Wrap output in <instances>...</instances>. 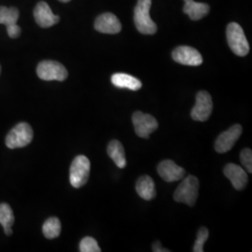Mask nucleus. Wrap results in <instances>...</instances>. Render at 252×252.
I'll return each instance as SVG.
<instances>
[{
  "label": "nucleus",
  "instance_id": "f3484780",
  "mask_svg": "<svg viewBox=\"0 0 252 252\" xmlns=\"http://www.w3.org/2000/svg\"><path fill=\"white\" fill-rule=\"evenodd\" d=\"M183 11L193 21H198L208 14L210 7L206 3H197L193 0H184Z\"/></svg>",
  "mask_w": 252,
  "mask_h": 252
},
{
  "label": "nucleus",
  "instance_id": "a878e982",
  "mask_svg": "<svg viewBox=\"0 0 252 252\" xmlns=\"http://www.w3.org/2000/svg\"><path fill=\"white\" fill-rule=\"evenodd\" d=\"M153 251L154 252H169V251H168V250H166V249H164V248H162V246H161V243H160V242H155V243L153 244Z\"/></svg>",
  "mask_w": 252,
  "mask_h": 252
},
{
  "label": "nucleus",
  "instance_id": "ddd939ff",
  "mask_svg": "<svg viewBox=\"0 0 252 252\" xmlns=\"http://www.w3.org/2000/svg\"><path fill=\"white\" fill-rule=\"evenodd\" d=\"M223 173L226 178L231 181L233 187L237 190H242L248 184V174L243 167L235 163L226 164Z\"/></svg>",
  "mask_w": 252,
  "mask_h": 252
},
{
  "label": "nucleus",
  "instance_id": "1a4fd4ad",
  "mask_svg": "<svg viewBox=\"0 0 252 252\" xmlns=\"http://www.w3.org/2000/svg\"><path fill=\"white\" fill-rule=\"evenodd\" d=\"M243 129L240 125L231 126L227 131L221 133L217 137L215 150L217 153H225L233 149L236 141L242 135Z\"/></svg>",
  "mask_w": 252,
  "mask_h": 252
},
{
  "label": "nucleus",
  "instance_id": "4468645a",
  "mask_svg": "<svg viewBox=\"0 0 252 252\" xmlns=\"http://www.w3.org/2000/svg\"><path fill=\"white\" fill-rule=\"evenodd\" d=\"M94 28L100 33L117 34L122 30V24L116 15L106 12L99 15L94 23Z\"/></svg>",
  "mask_w": 252,
  "mask_h": 252
},
{
  "label": "nucleus",
  "instance_id": "4be33fe9",
  "mask_svg": "<svg viewBox=\"0 0 252 252\" xmlns=\"http://www.w3.org/2000/svg\"><path fill=\"white\" fill-rule=\"evenodd\" d=\"M80 252H100L101 249L97 244V241L94 238L91 236H86L81 240L80 243Z\"/></svg>",
  "mask_w": 252,
  "mask_h": 252
},
{
  "label": "nucleus",
  "instance_id": "39448f33",
  "mask_svg": "<svg viewBox=\"0 0 252 252\" xmlns=\"http://www.w3.org/2000/svg\"><path fill=\"white\" fill-rule=\"evenodd\" d=\"M34 132L32 127L27 123H20L11 129L6 137V146L11 149L24 148L33 140Z\"/></svg>",
  "mask_w": 252,
  "mask_h": 252
},
{
  "label": "nucleus",
  "instance_id": "cd10ccee",
  "mask_svg": "<svg viewBox=\"0 0 252 252\" xmlns=\"http://www.w3.org/2000/svg\"><path fill=\"white\" fill-rule=\"evenodd\" d=\"M0 74H1V65H0Z\"/></svg>",
  "mask_w": 252,
  "mask_h": 252
},
{
  "label": "nucleus",
  "instance_id": "20e7f679",
  "mask_svg": "<svg viewBox=\"0 0 252 252\" xmlns=\"http://www.w3.org/2000/svg\"><path fill=\"white\" fill-rule=\"evenodd\" d=\"M91 163L84 155H79L73 160L69 170V181L72 187L78 189L84 186L89 180Z\"/></svg>",
  "mask_w": 252,
  "mask_h": 252
},
{
  "label": "nucleus",
  "instance_id": "2eb2a0df",
  "mask_svg": "<svg viewBox=\"0 0 252 252\" xmlns=\"http://www.w3.org/2000/svg\"><path fill=\"white\" fill-rule=\"evenodd\" d=\"M111 82L114 86L122 89L131 91L139 90L142 87V83L138 79L126 73H115L111 77Z\"/></svg>",
  "mask_w": 252,
  "mask_h": 252
},
{
  "label": "nucleus",
  "instance_id": "9b49d317",
  "mask_svg": "<svg viewBox=\"0 0 252 252\" xmlns=\"http://www.w3.org/2000/svg\"><path fill=\"white\" fill-rule=\"evenodd\" d=\"M157 171L162 180L166 182L181 180L186 174V172L181 166L178 165L171 160H164L160 162L157 166Z\"/></svg>",
  "mask_w": 252,
  "mask_h": 252
},
{
  "label": "nucleus",
  "instance_id": "393cba45",
  "mask_svg": "<svg viewBox=\"0 0 252 252\" xmlns=\"http://www.w3.org/2000/svg\"><path fill=\"white\" fill-rule=\"evenodd\" d=\"M7 31H8V35H9V37H11V38H17L18 36H20L21 32H22L21 27H19L17 24L7 27Z\"/></svg>",
  "mask_w": 252,
  "mask_h": 252
},
{
  "label": "nucleus",
  "instance_id": "f257e3e1",
  "mask_svg": "<svg viewBox=\"0 0 252 252\" xmlns=\"http://www.w3.org/2000/svg\"><path fill=\"white\" fill-rule=\"evenodd\" d=\"M152 0H138L135 8V21L136 29L144 35H153L157 31V26L150 16Z\"/></svg>",
  "mask_w": 252,
  "mask_h": 252
},
{
  "label": "nucleus",
  "instance_id": "7ed1b4c3",
  "mask_svg": "<svg viewBox=\"0 0 252 252\" xmlns=\"http://www.w3.org/2000/svg\"><path fill=\"white\" fill-rule=\"evenodd\" d=\"M227 41L232 52L238 56H246L250 52V44L243 28L236 23H231L226 31Z\"/></svg>",
  "mask_w": 252,
  "mask_h": 252
},
{
  "label": "nucleus",
  "instance_id": "412c9836",
  "mask_svg": "<svg viewBox=\"0 0 252 252\" xmlns=\"http://www.w3.org/2000/svg\"><path fill=\"white\" fill-rule=\"evenodd\" d=\"M19 10L15 7H4L0 6V24L5 25L6 27H9L13 25H16L18 21Z\"/></svg>",
  "mask_w": 252,
  "mask_h": 252
},
{
  "label": "nucleus",
  "instance_id": "f8f14e48",
  "mask_svg": "<svg viewBox=\"0 0 252 252\" xmlns=\"http://www.w3.org/2000/svg\"><path fill=\"white\" fill-rule=\"evenodd\" d=\"M34 17L36 24L43 28L53 27L60 20L59 16L54 15L50 6L44 1H40L36 4L34 9Z\"/></svg>",
  "mask_w": 252,
  "mask_h": 252
},
{
  "label": "nucleus",
  "instance_id": "6ab92c4d",
  "mask_svg": "<svg viewBox=\"0 0 252 252\" xmlns=\"http://www.w3.org/2000/svg\"><path fill=\"white\" fill-rule=\"evenodd\" d=\"M14 214L8 204L1 203L0 204V223L3 226L4 232L6 235H11L12 229L11 226L14 223Z\"/></svg>",
  "mask_w": 252,
  "mask_h": 252
},
{
  "label": "nucleus",
  "instance_id": "dca6fc26",
  "mask_svg": "<svg viewBox=\"0 0 252 252\" xmlns=\"http://www.w3.org/2000/svg\"><path fill=\"white\" fill-rule=\"evenodd\" d=\"M135 189L137 194L146 201H151L156 196L154 181L149 176H143L138 179L135 184Z\"/></svg>",
  "mask_w": 252,
  "mask_h": 252
},
{
  "label": "nucleus",
  "instance_id": "423d86ee",
  "mask_svg": "<svg viewBox=\"0 0 252 252\" xmlns=\"http://www.w3.org/2000/svg\"><path fill=\"white\" fill-rule=\"evenodd\" d=\"M36 74L39 79L47 81H63L68 76L66 68L62 63L51 60H45L38 63Z\"/></svg>",
  "mask_w": 252,
  "mask_h": 252
},
{
  "label": "nucleus",
  "instance_id": "aec40b11",
  "mask_svg": "<svg viewBox=\"0 0 252 252\" xmlns=\"http://www.w3.org/2000/svg\"><path fill=\"white\" fill-rule=\"evenodd\" d=\"M61 222L59 219L53 217L46 220L42 226V232L47 239L57 238L61 234Z\"/></svg>",
  "mask_w": 252,
  "mask_h": 252
},
{
  "label": "nucleus",
  "instance_id": "0eeeda50",
  "mask_svg": "<svg viewBox=\"0 0 252 252\" xmlns=\"http://www.w3.org/2000/svg\"><path fill=\"white\" fill-rule=\"evenodd\" d=\"M213 110L211 95L206 91H200L196 95V102L191 109L190 116L196 122H206Z\"/></svg>",
  "mask_w": 252,
  "mask_h": 252
},
{
  "label": "nucleus",
  "instance_id": "a211bd4d",
  "mask_svg": "<svg viewBox=\"0 0 252 252\" xmlns=\"http://www.w3.org/2000/svg\"><path fill=\"white\" fill-rule=\"evenodd\" d=\"M108 156L116 163L119 168H125L126 166V158L125 149L123 144L118 140H111L108 147Z\"/></svg>",
  "mask_w": 252,
  "mask_h": 252
},
{
  "label": "nucleus",
  "instance_id": "5701e85b",
  "mask_svg": "<svg viewBox=\"0 0 252 252\" xmlns=\"http://www.w3.org/2000/svg\"><path fill=\"white\" fill-rule=\"evenodd\" d=\"M209 232L206 227H201L199 229L198 233H197V237H196V241L193 246L192 252H204V245L206 243V241L208 238Z\"/></svg>",
  "mask_w": 252,
  "mask_h": 252
},
{
  "label": "nucleus",
  "instance_id": "bb28decb",
  "mask_svg": "<svg viewBox=\"0 0 252 252\" xmlns=\"http://www.w3.org/2000/svg\"><path fill=\"white\" fill-rule=\"evenodd\" d=\"M60 2H63V3H67V2H69L70 0H59Z\"/></svg>",
  "mask_w": 252,
  "mask_h": 252
},
{
  "label": "nucleus",
  "instance_id": "f03ea898",
  "mask_svg": "<svg viewBox=\"0 0 252 252\" xmlns=\"http://www.w3.org/2000/svg\"><path fill=\"white\" fill-rule=\"evenodd\" d=\"M182 180L174 193V200L193 207L198 198V179L194 176H188Z\"/></svg>",
  "mask_w": 252,
  "mask_h": 252
},
{
  "label": "nucleus",
  "instance_id": "6e6552de",
  "mask_svg": "<svg viewBox=\"0 0 252 252\" xmlns=\"http://www.w3.org/2000/svg\"><path fill=\"white\" fill-rule=\"evenodd\" d=\"M132 122L135 134L142 138H148L159 126L155 118L141 111H135L132 116Z\"/></svg>",
  "mask_w": 252,
  "mask_h": 252
},
{
  "label": "nucleus",
  "instance_id": "9d476101",
  "mask_svg": "<svg viewBox=\"0 0 252 252\" xmlns=\"http://www.w3.org/2000/svg\"><path fill=\"white\" fill-rule=\"evenodd\" d=\"M172 57L174 61L184 65L197 66L203 63L201 54L196 49L189 46H180L176 48L172 53Z\"/></svg>",
  "mask_w": 252,
  "mask_h": 252
},
{
  "label": "nucleus",
  "instance_id": "b1692460",
  "mask_svg": "<svg viewBox=\"0 0 252 252\" xmlns=\"http://www.w3.org/2000/svg\"><path fill=\"white\" fill-rule=\"evenodd\" d=\"M240 161L245 169L249 173H252V152L251 149H244L240 153Z\"/></svg>",
  "mask_w": 252,
  "mask_h": 252
}]
</instances>
